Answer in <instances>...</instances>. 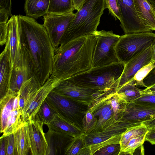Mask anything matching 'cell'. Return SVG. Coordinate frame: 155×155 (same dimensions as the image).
I'll list each match as a JSON object with an SVG mask.
<instances>
[{
	"label": "cell",
	"instance_id": "6da1fadb",
	"mask_svg": "<svg viewBox=\"0 0 155 155\" xmlns=\"http://www.w3.org/2000/svg\"><path fill=\"white\" fill-rule=\"evenodd\" d=\"M21 43L30 55L32 73L42 86L51 75L54 50L43 25L28 16L18 15Z\"/></svg>",
	"mask_w": 155,
	"mask_h": 155
},
{
	"label": "cell",
	"instance_id": "7a4b0ae2",
	"mask_svg": "<svg viewBox=\"0 0 155 155\" xmlns=\"http://www.w3.org/2000/svg\"><path fill=\"white\" fill-rule=\"evenodd\" d=\"M96 41L91 34L60 45L54 51L51 74L64 80L91 69Z\"/></svg>",
	"mask_w": 155,
	"mask_h": 155
},
{
	"label": "cell",
	"instance_id": "3957f363",
	"mask_svg": "<svg viewBox=\"0 0 155 155\" xmlns=\"http://www.w3.org/2000/svg\"><path fill=\"white\" fill-rule=\"evenodd\" d=\"M105 9L104 0H85L63 34L60 45L97 31Z\"/></svg>",
	"mask_w": 155,
	"mask_h": 155
},
{
	"label": "cell",
	"instance_id": "277c9868",
	"mask_svg": "<svg viewBox=\"0 0 155 155\" xmlns=\"http://www.w3.org/2000/svg\"><path fill=\"white\" fill-rule=\"evenodd\" d=\"M125 64L118 62L94 68L69 78L81 85L105 92L116 91Z\"/></svg>",
	"mask_w": 155,
	"mask_h": 155
},
{
	"label": "cell",
	"instance_id": "5b68a950",
	"mask_svg": "<svg viewBox=\"0 0 155 155\" xmlns=\"http://www.w3.org/2000/svg\"><path fill=\"white\" fill-rule=\"evenodd\" d=\"M155 43L151 32L125 34L120 36L115 51L119 61L125 64Z\"/></svg>",
	"mask_w": 155,
	"mask_h": 155
},
{
	"label": "cell",
	"instance_id": "8992f818",
	"mask_svg": "<svg viewBox=\"0 0 155 155\" xmlns=\"http://www.w3.org/2000/svg\"><path fill=\"white\" fill-rule=\"evenodd\" d=\"M46 99L57 114L83 131L82 120L89 106L61 96L53 90Z\"/></svg>",
	"mask_w": 155,
	"mask_h": 155
},
{
	"label": "cell",
	"instance_id": "52a82bcc",
	"mask_svg": "<svg viewBox=\"0 0 155 155\" xmlns=\"http://www.w3.org/2000/svg\"><path fill=\"white\" fill-rule=\"evenodd\" d=\"M92 34L96 38L92 58V68L103 66L120 62L117 56L115 47L120 35L112 31H96Z\"/></svg>",
	"mask_w": 155,
	"mask_h": 155
},
{
	"label": "cell",
	"instance_id": "ba28073f",
	"mask_svg": "<svg viewBox=\"0 0 155 155\" xmlns=\"http://www.w3.org/2000/svg\"><path fill=\"white\" fill-rule=\"evenodd\" d=\"M52 90L89 107L94 101L114 92L96 90L77 84L69 79L62 80Z\"/></svg>",
	"mask_w": 155,
	"mask_h": 155
},
{
	"label": "cell",
	"instance_id": "9c48e42d",
	"mask_svg": "<svg viewBox=\"0 0 155 155\" xmlns=\"http://www.w3.org/2000/svg\"><path fill=\"white\" fill-rule=\"evenodd\" d=\"M130 127L125 121H118L104 130L84 136L85 147L90 150L91 155L109 144L120 143L122 134Z\"/></svg>",
	"mask_w": 155,
	"mask_h": 155
},
{
	"label": "cell",
	"instance_id": "30bf717a",
	"mask_svg": "<svg viewBox=\"0 0 155 155\" xmlns=\"http://www.w3.org/2000/svg\"><path fill=\"white\" fill-rule=\"evenodd\" d=\"M75 16L73 12L62 14H47L43 16L44 25L54 50L60 45L63 34Z\"/></svg>",
	"mask_w": 155,
	"mask_h": 155
},
{
	"label": "cell",
	"instance_id": "8fae6325",
	"mask_svg": "<svg viewBox=\"0 0 155 155\" xmlns=\"http://www.w3.org/2000/svg\"><path fill=\"white\" fill-rule=\"evenodd\" d=\"M121 15L120 26L125 34L150 32L139 18L134 0H118Z\"/></svg>",
	"mask_w": 155,
	"mask_h": 155
},
{
	"label": "cell",
	"instance_id": "7c38bea8",
	"mask_svg": "<svg viewBox=\"0 0 155 155\" xmlns=\"http://www.w3.org/2000/svg\"><path fill=\"white\" fill-rule=\"evenodd\" d=\"M62 80L51 74L34 96L25 104L21 116L24 123L34 116L50 93Z\"/></svg>",
	"mask_w": 155,
	"mask_h": 155
},
{
	"label": "cell",
	"instance_id": "4fadbf2b",
	"mask_svg": "<svg viewBox=\"0 0 155 155\" xmlns=\"http://www.w3.org/2000/svg\"><path fill=\"white\" fill-rule=\"evenodd\" d=\"M109 94L94 101L89 109L97 119L95 127L91 133L102 131L120 121L115 118L109 99Z\"/></svg>",
	"mask_w": 155,
	"mask_h": 155
},
{
	"label": "cell",
	"instance_id": "5bb4252c",
	"mask_svg": "<svg viewBox=\"0 0 155 155\" xmlns=\"http://www.w3.org/2000/svg\"><path fill=\"white\" fill-rule=\"evenodd\" d=\"M25 124L30 154L46 155L48 144L43 130L44 124L29 118Z\"/></svg>",
	"mask_w": 155,
	"mask_h": 155
},
{
	"label": "cell",
	"instance_id": "9a60e30c",
	"mask_svg": "<svg viewBox=\"0 0 155 155\" xmlns=\"http://www.w3.org/2000/svg\"><path fill=\"white\" fill-rule=\"evenodd\" d=\"M21 60L17 65L13 68L9 89L18 93L22 85L33 75L29 53L24 44L21 43Z\"/></svg>",
	"mask_w": 155,
	"mask_h": 155
},
{
	"label": "cell",
	"instance_id": "2e32d148",
	"mask_svg": "<svg viewBox=\"0 0 155 155\" xmlns=\"http://www.w3.org/2000/svg\"><path fill=\"white\" fill-rule=\"evenodd\" d=\"M155 118V107L128 102L120 120L130 127Z\"/></svg>",
	"mask_w": 155,
	"mask_h": 155
},
{
	"label": "cell",
	"instance_id": "e0dca14e",
	"mask_svg": "<svg viewBox=\"0 0 155 155\" xmlns=\"http://www.w3.org/2000/svg\"><path fill=\"white\" fill-rule=\"evenodd\" d=\"M153 46L149 47L125 64L117 89L133 79L140 69L151 62Z\"/></svg>",
	"mask_w": 155,
	"mask_h": 155
},
{
	"label": "cell",
	"instance_id": "ac0fdd59",
	"mask_svg": "<svg viewBox=\"0 0 155 155\" xmlns=\"http://www.w3.org/2000/svg\"><path fill=\"white\" fill-rule=\"evenodd\" d=\"M8 42L13 68L18 65L21 60V45L18 24V15H13L8 22Z\"/></svg>",
	"mask_w": 155,
	"mask_h": 155
},
{
	"label": "cell",
	"instance_id": "d6986e66",
	"mask_svg": "<svg viewBox=\"0 0 155 155\" xmlns=\"http://www.w3.org/2000/svg\"><path fill=\"white\" fill-rule=\"evenodd\" d=\"M45 137L48 144L46 155H64L66 147L74 137L51 129Z\"/></svg>",
	"mask_w": 155,
	"mask_h": 155
},
{
	"label": "cell",
	"instance_id": "ffe728a7",
	"mask_svg": "<svg viewBox=\"0 0 155 155\" xmlns=\"http://www.w3.org/2000/svg\"><path fill=\"white\" fill-rule=\"evenodd\" d=\"M0 99L6 95L9 89L13 70L7 42L0 55Z\"/></svg>",
	"mask_w": 155,
	"mask_h": 155
},
{
	"label": "cell",
	"instance_id": "44dd1931",
	"mask_svg": "<svg viewBox=\"0 0 155 155\" xmlns=\"http://www.w3.org/2000/svg\"><path fill=\"white\" fill-rule=\"evenodd\" d=\"M138 16L150 32L155 31V10L148 0H134Z\"/></svg>",
	"mask_w": 155,
	"mask_h": 155
},
{
	"label": "cell",
	"instance_id": "7402d4cb",
	"mask_svg": "<svg viewBox=\"0 0 155 155\" xmlns=\"http://www.w3.org/2000/svg\"><path fill=\"white\" fill-rule=\"evenodd\" d=\"M47 126L48 129L63 132L74 137L85 135L82 130L57 114Z\"/></svg>",
	"mask_w": 155,
	"mask_h": 155
},
{
	"label": "cell",
	"instance_id": "603a6c76",
	"mask_svg": "<svg viewBox=\"0 0 155 155\" xmlns=\"http://www.w3.org/2000/svg\"><path fill=\"white\" fill-rule=\"evenodd\" d=\"M18 93L9 89L6 95L0 99L1 133H3L6 128L8 119L13 110L14 99Z\"/></svg>",
	"mask_w": 155,
	"mask_h": 155
},
{
	"label": "cell",
	"instance_id": "cb8c5ba5",
	"mask_svg": "<svg viewBox=\"0 0 155 155\" xmlns=\"http://www.w3.org/2000/svg\"><path fill=\"white\" fill-rule=\"evenodd\" d=\"M50 0H25V11L29 17L37 18L47 14Z\"/></svg>",
	"mask_w": 155,
	"mask_h": 155
},
{
	"label": "cell",
	"instance_id": "d4e9b609",
	"mask_svg": "<svg viewBox=\"0 0 155 155\" xmlns=\"http://www.w3.org/2000/svg\"><path fill=\"white\" fill-rule=\"evenodd\" d=\"M15 155H26L30 151V147L24 124L14 133Z\"/></svg>",
	"mask_w": 155,
	"mask_h": 155
},
{
	"label": "cell",
	"instance_id": "484cf974",
	"mask_svg": "<svg viewBox=\"0 0 155 155\" xmlns=\"http://www.w3.org/2000/svg\"><path fill=\"white\" fill-rule=\"evenodd\" d=\"M116 92L127 102L132 101L140 97L144 93V89L138 88L133 79L116 90Z\"/></svg>",
	"mask_w": 155,
	"mask_h": 155
},
{
	"label": "cell",
	"instance_id": "4316f807",
	"mask_svg": "<svg viewBox=\"0 0 155 155\" xmlns=\"http://www.w3.org/2000/svg\"><path fill=\"white\" fill-rule=\"evenodd\" d=\"M57 114L49 102L46 99L44 101L34 116L31 119L42 122L47 125Z\"/></svg>",
	"mask_w": 155,
	"mask_h": 155
},
{
	"label": "cell",
	"instance_id": "83f0119b",
	"mask_svg": "<svg viewBox=\"0 0 155 155\" xmlns=\"http://www.w3.org/2000/svg\"><path fill=\"white\" fill-rule=\"evenodd\" d=\"M149 130V129L142 123L127 128L121 136L120 143L121 146L120 151L130 140L137 137L146 135Z\"/></svg>",
	"mask_w": 155,
	"mask_h": 155
},
{
	"label": "cell",
	"instance_id": "f1b7e54d",
	"mask_svg": "<svg viewBox=\"0 0 155 155\" xmlns=\"http://www.w3.org/2000/svg\"><path fill=\"white\" fill-rule=\"evenodd\" d=\"M22 111L21 109H19L11 111L2 136L5 137L14 133L24 124L21 117Z\"/></svg>",
	"mask_w": 155,
	"mask_h": 155
},
{
	"label": "cell",
	"instance_id": "f546056e",
	"mask_svg": "<svg viewBox=\"0 0 155 155\" xmlns=\"http://www.w3.org/2000/svg\"><path fill=\"white\" fill-rule=\"evenodd\" d=\"M74 10L73 0H50L47 14H62Z\"/></svg>",
	"mask_w": 155,
	"mask_h": 155
},
{
	"label": "cell",
	"instance_id": "4dcf8cb0",
	"mask_svg": "<svg viewBox=\"0 0 155 155\" xmlns=\"http://www.w3.org/2000/svg\"><path fill=\"white\" fill-rule=\"evenodd\" d=\"M41 86L35 78L32 77L22 85L19 91V97L25 100V104Z\"/></svg>",
	"mask_w": 155,
	"mask_h": 155
},
{
	"label": "cell",
	"instance_id": "1f68e13d",
	"mask_svg": "<svg viewBox=\"0 0 155 155\" xmlns=\"http://www.w3.org/2000/svg\"><path fill=\"white\" fill-rule=\"evenodd\" d=\"M108 97L115 119L117 120H120L128 102L122 98L116 91L109 94Z\"/></svg>",
	"mask_w": 155,
	"mask_h": 155
},
{
	"label": "cell",
	"instance_id": "d6a6232c",
	"mask_svg": "<svg viewBox=\"0 0 155 155\" xmlns=\"http://www.w3.org/2000/svg\"><path fill=\"white\" fill-rule=\"evenodd\" d=\"M84 135L74 137L66 147L64 155H79L85 147Z\"/></svg>",
	"mask_w": 155,
	"mask_h": 155
},
{
	"label": "cell",
	"instance_id": "836d02e7",
	"mask_svg": "<svg viewBox=\"0 0 155 155\" xmlns=\"http://www.w3.org/2000/svg\"><path fill=\"white\" fill-rule=\"evenodd\" d=\"M145 136L146 135H142L130 140L119 155L134 154L135 150L143 145L145 141Z\"/></svg>",
	"mask_w": 155,
	"mask_h": 155
},
{
	"label": "cell",
	"instance_id": "e575fe53",
	"mask_svg": "<svg viewBox=\"0 0 155 155\" xmlns=\"http://www.w3.org/2000/svg\"><path fill=\"white\" fill-rule=\"evenodd\" d=\"M97 122V119L88 109L82 120L83 130L85 135L88 134L93 131Z\"/></svg>",
	"mask_w": 155,
	"mask_h": 155
},
{
	"label": "cell",
	"instance_id": "d590c367",
	"mask_svg": "<svg viewBox=\"0 0 155 155\" xmlns=\"http://www.w3.org/2000/svg\"><path fill=\"white\" fill-rule=\"evenodd\" d=\"M154 67L155 63L151 62L143 66L137 72L133 79L135 81L137 86H139L147 87L143 82V80Z\"/></svg>",
	"mask_w": 155,
	"mask_h": 155
},
{
	"label": "cell",
	"instance_id": "8d00e7d4",
	"mask_svg": "<svg viewBox=\"0 0 155 155\" xmlns=\"http://www.w3.org/2000/svg\"><path fill=\"white\" fill-rule=\"evenodd\" d=\"M121 150L120 143L109 144L97 151L93 155H119Z\"/></svg>",
	"mask_w": 155,
	"mask_h": 155
},
{
	"label": "cell",
	"instance_id": "74e56055",
	"mask_svg": "<svg viewBox=\"0 0 155 155\" xmlns=\"http://www.w3.org/2000/svg\"><path fill=\"white\" fill-rule=\"evenodd\" d=\"M132 101L141 105L155 107V92L144 91L140 97Z\"/></svg>",
	"mask_w": 155,
	"mask_h": 155
},
{
	"label": "cell",
	"instance_id": "f35d334b",
	"mask_svg": "<svg viewBox=\"0 0 155 155\" xmlns=\"http://www.w3.org/2000/svg\"><path fill=\"white\" fill-rule=\"evenodd\" d=\"M104 5L105 9H108L109 13L115 19L120 21L121 17L118 0H104Z\"/></svg>",
	"mask_w": 155,
	"mask_h": 155
},
{
	"label": "cell",
	"instance_id": "ab89813d",
	"mask_svg": "<svg viewBox=\"0 0 155 155\" xmlns=\"http://www.w3.org/2000/svg\"><path fill=\"white\" fill-rule=\"evenodd\" d=\"M6 155H15V137L14 133L6 136Z\"/></svg>",
	"mask_w": 155,
	"mask_h": 155
},
{
	"label": "cell",
	"instance_id": "60d3db41",
	"mask_svg": "<svg viewBox=\"0 0 155 155\" xmlns=\"http://www.w3.org/2000/svg\"><path fill=\"white\" fill-rule=\"evenodd\" d=\"M0 45L2 46L6 44L8 38V24L7 23H0Z\"/></svg>",
	"mask_w": 155,
	"mask_h": 155
},
{
	"label": "cell",
	"instance_id": "b9f144b4",
	"mask_svg": "<svg viewBox=\"0 0 155 155\" xmlns=\"http://www.w3.org/2000/svg\"><path fill=\"white\" fill-rule=\"evenodd\" d=\"M143 82L147 87L155 84V67L144 78Z\"/></svg>",
	"mask_w": 155,
	"mask_h": 155
},
{
	"label": "cell",
	"instance_id": "7bdbcfd3",
	"mask_svg": "<svg viewBox=\"0 0 155 155\" xmlns=\"http://www.w3.org/2000/svg\"><path fill=\"white\" fill-rule=\"evenodd\" d=\"M12 5V0H0V10H5L11 17Z\"/></svg>",
	"mask_w": 155,
	"mask_h": 155
},
{
	"label": "cell",
	"instance_id": "ee69618b",
	"mask_svg": "<svg viewBox=\"0 0 155 155\" xmlns=\"http://www.w3.org/2000/svg\"><path fill=\"white\" fill-rule=\"evenodd\" d=\"M145 141H148L152 145L155 144V128L149 130L146 135Z\"/></svg>",
	"mask_w": 155,
	"mask_h": 155
},
{
	"label": "cell",
	"instance_id": "f6af8a7d",
	"mask_svg": "<svg viewBox=\"0 0 155 155\" xmlns=\"http://www.w3.org/2000/svg\"><path fill=\"white\" fill-rule=\"evenodd\" d=\"M6 136L0 137V155H6Z\"/></svg>",
	"mask_w": 155,
	"mask_h": 155
},
{
	"label": "cell",
	"instance_id": "bcb514c9",
	"mask_svg": "<svg viewBox=\"0 0 155 155\" xmlns=\"http://www.w3.org/2000/svg\"><path fill=\"white\" fill-rule=\"evenodd\" d=\"M9 16L8 13L4 10H0V23H7Z\"/></svg>",
	"mask_w": 155,
	"mask_h": 155
},
{
	"label": "cell",
	"instance_id": "7dc6e473",
	"mask_svg": "<svg viewBox=\"0 0 155 155\" xmlns=\"http://www.w3.org/2000/svg\"><path fill=\"white\" fill-rule=\"evenodd\" d=\"M141 123L145 125L149 130L155 128V118L144 121Z\"/></svg>",
	"mask_w": 155,
	"mask_h": 155
},
{
	"label": "cell",
	"instance_id": "c3c4849f",
	"mask_svg": "<svg viewBox=\"0 0 155 155\" xmlns=\"http://www.w3.org/2000/svg\"><path fill=\"white\" fill-rule=\"evenodd\" d=\"M85 0H73L74 8L75 10H79Z\"/></svg>",
	"mask_w": 155,
	"mask_h": 155
},
{
	"label": "cell",
	"instance_id": "681fc988",
	"mask_svg": "<svg viewBox=\"0 0 155 155\" xmlns=\"http://www.w3.org/2000/svg\"><path fill=\"white\" fill-rule=\"evenodd\" d=\"M145 91L155 92V84L144 89Z\"/></svg>",
	"mask_w": 155,
	"mask_h": 155
},
{
	"label": "cell",
	"instance_id": "f907efd6",
	"mask_svg": "<svg viewBox=\"0 0 155 155\" xmlns=\"http://www.w3.org/2000/svg\"><path fill=\"white\" fill-rule=\"evenodd\" d=\"M153 54L151 62L155 63V43L153 46Z\"/></svg>",
	"mask_w": 155,
	"mask_h": 155
},
{
	"label": "cell",
	"instance_id": "816d5d0a",
	"mask_svg": "<svg viewBox=\"0 0 155 155\" xmlns=\"http://www.w3.org/2000/svg\"><path fill=\"white\" fill-rule=\"evenodd\" d=\"M155 10V0H148Z\"/></svg>",
	"mask_w": 155,
	"mask_h": 155
}]
</instances>
